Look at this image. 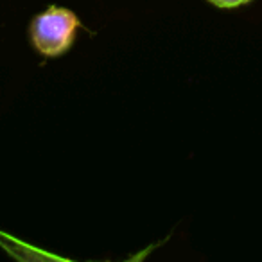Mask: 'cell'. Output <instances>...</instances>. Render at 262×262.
<instances>
[{
	"instance_id": "obj_1",
	"label": "cell",
	"mask_w": 262,
	"mask_h": 262,
	"mask_svg": "<svg viewBox=\"0 0 262 262\" xmlns=\"http://www.w3.org/2000/svg\"><path fill=\"white\" fill-rule=\"evenodd\" d=\"M79 18L76 13L63 8H49L38 15L31 24V40L40 54L56 58L65 54L76 40L79 29Z\"/></svg>"
},
{
	"instance_id": "obj_2",
	"label": "cell",
	"mask_w": 262,
	"mask_h": 262,
	"mask_svg": "<svg viewBox=\"0 0 262 262\" xmlns=\"http://www.w3.org/2000/svg\"><path fill=\"white\" fill-rule=\"evenodd\" d=\"M0 244L2 248H6L8 253H11L13 257L16 258H22V260H33V258H58V255H49V253H43L40 250H34L33 246H27L24 244L22 241H16L13 237H9L8 233L0 232Z\"/></svg>"
},
{
	"instance_id": "obj_3",
	"label": "cell",
	"mask_w": 262,
	"mask_h": 262,
	"mask_svg": "<svg viewBox=\"0 0 262 262\" xmlns=\"http://www.w3.org/2000/svg\"><path fill=\"white\" fill-rule=\"evenodd\" d=\"M208 2L217 8H239V6L250 4L251 0H208Z\"/></svg>"
}]
</instances>
